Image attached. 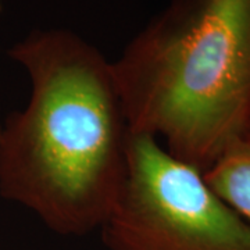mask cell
Masks as SVG:
<instances>
[{"instance_id":"1","label":"cell","mask_w":250,"mask_h":250,"mask_svg":"<svg viewBox=\"0 0 250 250\" xmlns=\"http://www.w3.org/2000/svg\"><path fill=\"white\" fill-rule=\"evenodd\" d=\"M27 106L0 129V195L62 236L99 231L124 187L131 128L111 62L80 35L45 29L10 49Z\"/></svg>"},{"instance_id":"2","label":"cell","mask_w":250,"mask_h":250,"mask_svg":"<svg viewBox=\"0 0 250 250\" xmlns=\"http://www.w3.org/2000/svg\"><path fill=\"white\" fill-rule=\"evenodd\" d=\"M111 68L131 132L199 171L250 139V0H170Z\"/></svg>"},{"instance_id":"3","label":"cell","mask_w":250,"mask_h":250,"mask_svg":"<svg viewBox=\"0 0 250 250\" xmlns=\"http://www.w3.org/2000/svg\"><path fill=\"white\" fill-rule=\"evenodd\" d=\"M99 233L106 250H250V225L203 172L141 134L131 135L124 187Z\"/></svg>"},{"instance_id":"4","label":"cell","mask_w":250,"mask_h":250,"mask_svg":"<svg viewBox=\"0 0 250 250\" xmlns=\"http://www.w3.org/2000/svg\"><path fill=\"white\" fill-rule=\"evenodd\" d=\"M203 178L250 225V139L231 143L203 172Z\"/></svg>"},{"instance_id":"5","label":"cell","mask_w":250,"mask_h":250,"mask_svg":"<svg viewBox=\"0 0 250 250\" xmlns=\"http://www.w3.org/2000/svg\"><path fill=\"white\" fill-rule=\"evenodd\" d=\"M0 129H1V124H0Z\"/></svg>"},{"instance_id":"6","label":"cell","mask_w":250,"mask_h":250,"mask_svg":"<svg viewBox=\"0 0 250 250\" xmlns=\"http://www.w3.org/2000/svg\"><path fill=\"white\" fill-rule=\"evenodd\" d=\"M0 9H1V4H0Z\"/></svg>"}]
</instances>
